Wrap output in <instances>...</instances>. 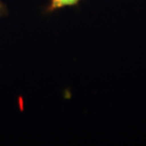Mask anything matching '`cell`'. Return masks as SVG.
<instances>
[{
  "label": "cell",
  "mask_w": 146,
  "mask_h": 146,
  "mask_svg": "<svg viewBox=\"0 0 146 146\" xmlns=\"http://www.w3.org/2000/svg\"><path fill=\"white\" fill-rule=\"evenodd\" d=\"M7 14V6L0 0V18L6 16Z\"/></svg>",
  "instance_id": "cell-2"
},
{
  "label": "cell",
  "mask_w": 146,
  "mask_h": 146,
  "mask_svg": "<svg viewBox=\"0 0 146 146\" xmlns=\"http://www.w3.org/2000/svg\"><path fill=\"white\" fill-rule=\"evenodd\" d=\"M80 2V0H50L46 8V12L51 13L66 7H76L79 5Z\"/></svg>",
  "instance_id": "cell-1"
}]
</instances>
